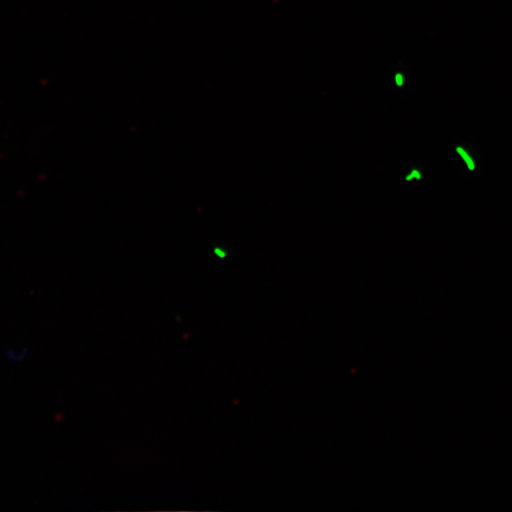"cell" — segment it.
<instances>
[{"label": "cell", "mask_w": 512, "mask_h": 512, "mask_svg": "<svg viewBox=\"0 0 512 512\" xmlns=\"http://www.w3.org/2000/svg\"><path fill=\"white\" fill-rule=\"evenodd\" d=\"M457 151H458L459 155L463 157V159L465 160L467 166H469V169L472 170V171L475 170L476 169V164L473 163L472 158L469 155H467L466 151L463 150L462 147H458Z\"/></svg>", "instance_id": "cell-1"}, {"label": "cell", "mask_w": 512, "mask_h": 512, "mask_svg": "<svg viewBox=\"0 0 512 512\" xmlns=\"http://www.w3.org/2000/svg\"><path fill=\"white\" fill-rule=\"evenodd\" d=\"M214 252L217 256H220L221 259H224L227 256V253L223 252L221 248H215Z\"/></svg>", "instance_id": "cell-2"}, {"label": "cell", "mask_w": 512, "mask_h": 512, "mask_svg": "<svg viewBox=\"0 0 512 512\" xmlns=\"http://www.w3.org/2000/svg\"><path fill=\"white\" fill-rule=\"evenodd\" d=\"M395 81H396V85H398L399 87H402L403 86V76H402V74H396Z\"/></svg>", "instance_id": "cell-3"}, {"label": "cell", "mask_w": 512, "mask_h": 512, "mask_svg": "<svg viewBox=\"0 0 512 512\" xmlns=\"http://www.w3.org/2000/svg\"><path fill=\"white\" fill-rule=\"evenodd\" d=\"M415 177V178H421L419 172H416V170H413V174L411 176H407V181H412V178Z\"/></svg>", "instance_id": "cell-4"}]
</instances>
